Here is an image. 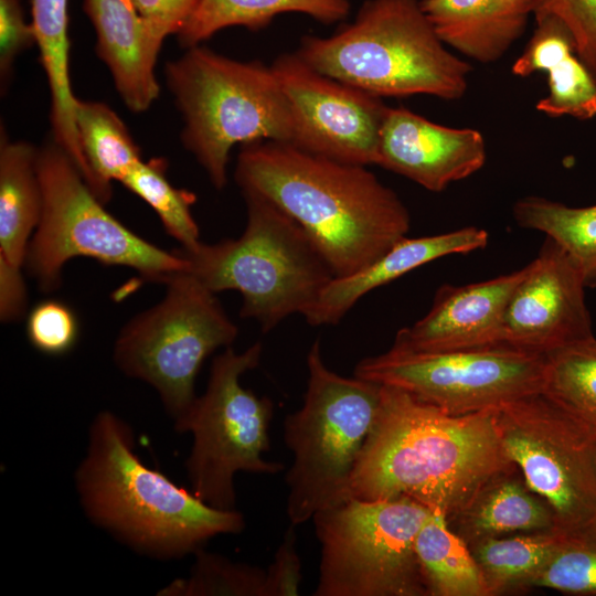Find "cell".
Returning a JSON list of instances; mask_svg holds the SVG:
<instances>
[{
    "instance_id": "cell-22",
    "label": "cell",
    "mask_w": 596,
    "mask_h": 596,
    "mask_svg": "<svg viewBox=\"0 0 596 596\" xmlns=\"http://www.w3.org/2000/svg\"><path fill=\"white\" fill-rule=\"evenodd\" d=\"M39 150L25 141L0 142V260L22 268L42 215Z\"/></svg>"
},
{
    "instance_id": "cell-9",
    "label": "cell",
    "mask_w": 596,
    "mask_h": 596,
    "mask_svg": "<svg viewBox=\"0 0 596 596\" xmlns=\"http://www.w3.org/2000/svg\"><path fill=\"white\" fill-rule=\"evenodd\" d=\"M406 497L350 498L312 517L321 556L315 596H426L415 539L432 514Z\"/></svg>"
},
{
    "instance_id": "cell-13",
    "label": "cell",
    "mask_w": 596,
    "mask_h": 596,
    "mask_svg": "<svg viewBox=\"0 0 596 596\" xmlns=\"http://www.w3.org/2000/svg\"><path fill=\"white\" fill-rule=\"evenodd\" d=\"M496 417L508 456L551 508L555 528L568 533L595 523L596 440L542 393L502 406Z\"/></svg>"
},
{
    "instance_id": "cell-29",
    "label": "cell",
    "mask_w": 596,
    "mask_h": 596,
    "mask_svg": "<svg viewBox=\"0 0 596 596\" xmlns=\"http://www.w3.org/2000/svg\"><path fill=\"white\" fill-rule=\"evenodd\" d=\"M563 534L552 529L510 538H489L469 544L488 596L526 588L529 581L549 561Z\"/></svg>"
},
{
    "instance_id": "cell-18",
    "label": "cell",
    "mask_w": 596,
    "mask_h": 596,
    "mask_svg": "<svg viewBox=\"0 0 596 596\" xmlns=\"http://www.w3.org/2000/svg\"><path fill=\"white\" fill-rule=\"evenodd\" d=\"M96 32V51L126 106L146 111L158 98L155 74L160 45L151 38L134 0H84Z\"/></svg>"
},
{
    "instance_id": "cell-1",
    "label": "cell",
    "mask_w": 596,
    "mask_h": 596,
    "mask_svg": "<svg viewBox=\"0 0 596 596\" xmlns=\"http://www.w3.org/2000/svg\"><path fill=\"white\" fill-rule=\"evenodd\" d=\"M497 409L456 415L381 384L379 409L351 477V498H409L448 521L518 469Z\"/></svg>"
},
{
    "instance_id": "cell-21",
    "label": "cell",
    "mask_w": 596,
    "mask_h": 596,
    "mask_svg": "<svg viewBox=\"0 0 596 596\" xmlns=\"http://www.w3.org/2000/svg\"><path fill=\"white\" fill-rule=\"evenodd\" d=\"M447 45L482 64L499 61L525 32L534 0H421Z\"/></svg>"
},
{
    "instance_id": "cell-14",
    "label": "cell",
    "mask_w": 596,
    "mask_h": 596,
    "mask_svg": "<svg viewBox=\"0 0 596 596\" xmlns=\"http://www.w3.org/2000/svg\"><path fill=\"white\" fill-rule=\"evenodd\" d=\"M272 68L291 107V145L344 163L376 164L389 109L381 97L316 71L296 53L279 55Z\"/></svg>"
},
{
    "instance_id": "cell-4",
    "label": "cell",
    "mask_w": 596,
    "mask_h": 596,
    "mask_svg": "<svg viewBox=\"0 0 596 596\" xmlns=\"http://www.w3.org/2000/svg\"><path fill=\"white\" fill-rule=\"evenodd\" d=\"M446 46L419 0H368L331 36H304L296 54L316 71L381 98L457 100L472 67Z\"/></svg>"
},
{
    "instance_id": "cell-8",
    "label": "cell",
    "mask_w": 596,
    "mask_h": 596,
    "mask_svg": "<svg viewBox=\"0 0 596 596\" xmlns=\"http://www.w3.org/2000/svg\"><path fill=\"white\" fill-rule=\"evenodd\" d=\"M38 172L43 209L24 265L42 291L56 289L65 263L78 256L129 267L147 280L163 284L188 268L175 251L157 247L109 214L55 142L39 150Z\"/></svg>"
},
{
    "instance_id": "cell-3",
    "label": "cell",
    "mask_w": 596,
    "mask_h": 596,
    "mask_svg": "<svg viewBox=\"0 0 596 596\" xmlns=\"http://www.w3.org/2000/svg\"><path fill=\"white\" fill-rule=\"evenodd\" d=\"M74 480L91 522L155 558L194 554L212 538L236 534L245 528L236 509L211 507L145 465L135 451L130 425L110 411L94 417Z\"/></svg>"
},
{
    "instance_id": "cell-20",
    "label": "cell",
    "mask_w": 596,
    "mask_h": 596,
    "mask_svg": "<svg viewBox=\"0 0 596 596\" xmlns=\"http://www.w3.org/2000/svg\"><path fill=\"white\" fill-rule=\"evenodd\" d=\"M511 71L520 77L547 73L549 94L538 100L536 110L553 118L596 117V78L578 57L571 32L558 19L535 20L533 34Z\"/></svg>"
},
{
    "instance_id": "cell-10",
    "label": "cell",
    "mask_w": 596,
    "mask_h": 596,
    "mask_svg": "<svg viewBox=\"0 0 596 596\" xmlns=\"http://www.w3.org/2000/svg\"><path fill=\"white\" fill-rule=\"evenodd\" d=\"M260 342L237 353L232 347L214 358L206 389L174 424L193 437L185 460L192 492L211 507L235 510L234 477L240 471L275 475L284 465L265 460L274 405L241 385V376L258 366Z\"/></svg>"
},
{
    "instance_id": "cell-19",
    "label": "cell",
    "mask_w": 596,
    "mask_h": 596,
    "mask_svg": "<svg viewBox=\"0 0 596 596\" xmlns=\"http://www.w3.org/2000/svg\"><path fill=\"white\" fill-rule=\"evenodd\" d=\"M488 240V232L477 226L429 236H405L364 269L351 276L333 278L305 319L315 327L337 324L371 290L444 256L485 248Z\"/></svg>"
},
{
    "instance_id": "cell-5",
    "label": "cell",
    "mask_w": 596,
    "mask_h": 596,
    "mask_svg": "<svg viewBox=\"0 0 596 596\" xmlns=\"http://www.w3.org/2000/svg\"><path fill=\"white\" fill-rule=\"evenodd\" d=\"M242 193L247 223L241 236L175 252L188 264L183 272L214 294L238 291L240 316L265 333L294 313L305 317L334 275L291 216L259 194Z\"/></svg>"
},
{
    "instance_id": "cell-28",
    "label": "cell",
    "mask_w": 596,
    "mask_h": 596,
    "mask_svg": "<svg viewBox=\"0 0 596 596\" xmlns=\"http://www.w3.org/2000/svg\"><path fill=\"white\" fill-rule=\"evenodd\" d=\"M541 393L596 440V338L544 355Z\"/></svg>"
},
{
    "instance_id": "cell-15",
    "label": "cell",
    "mask_w": 596,
    "mask_h": 596,
    "mask_svg": "<svg viewBox=\"0 0 596 596\" xmlns=\"http://www.w3.org/2000/svg\"><path fill=\"white\" fill-rule=\"evenodd\" d=\"M505 308L502 344L545 355L594 336L583 276L570 255L545 236Z\"/></svg>"
},
{
    "instance_id": "cell-17",
    "label": "cell",
    "mask_w": 596,
    "mask_h": 596,
    "mask_svg": "<svg viewBox=\"0 0 596 596\" xmlns=\"http://www.w3.org/2000/svg\"><path fill=\"white\" fill-rule=\"evenodd\" d=\"M526 267L464 286L443 285L429 311L400 329L391 348L413 352H441L502 344L503 318L509 299Z\"/></svg>"
},
{
    "instance_id": "cell-39",
    "label": "cell",
    "mask_w": 596,
    "mask_h": 596,
    "mask_svg": "<svg viewBox=\"0 0 596 596\" xmlns=\"http://www.w3.org/2000/svg\"><path fill=\"white\" fill-rule=\"evenodd\" d=\"M595 465H596V444H595Z\"/></svg>"
},
{
    "instance_id": "cell-6",
    "label": "cell",
    "mask_w": 596,
    "mask_h": 596,
    "mask_svg": "<svg viewBox=\"0 0 596 596\" xmlns=\"http://www.w3.org/2000/svg\"><path fill=\"white\" fill-rule=\"evenodd\" d=\"M166 78L184 119L181 140L217 190L227 183L233 146L295 141L291 107L272 66L196 45L167 64Z\"/></svg>"
},
{
    "instance_id": "cell-7",
    "label": "cell",
    "mask_w": 596,
    "mask_h": 596,
    "mask_svg": "<svg viewBox=\"0 0 596 596\" xmlns=\"http://www.w3.org/2000/svg\"><path fill=\"white\" fill-rule=\"evenodd\" d=\"M307 368L304 403L284 423L294 457L286 475V512L295 525L351 498V477L381 397V384L331 371L319 340L309 349Z\"/></svg>"
},
{
    "instance_id": "cell-24",
    "label": "cell",
    "mask_w": 596,
    "mask_h": 596,
    "mask_svg": "<svg viewBox=\"0 0 596 596\" xmlns=\"http://www.w3.org/2000/svg\"><path fill=\"white\" fill-rule=\"evenodd\" d=\"M350 7L349 0H199L178 39L189 49L224 28L240 25L257 31L288 12L308 14L329 24L345 19Z\"/></svg>"
},
{
    "instance_id": "cell-11",
    "label": "cell",
    "mask_w": 596,
    "mask_h": 596,
    "mask_svg": "<svg viewBox=\"0 0 596 596\" xmlns=\"http://www.w3.org/2000/svg\"><path fill=\"white\" fill-rule=\"evenodd\" d=\"M163 299L125 324L114 361L127 376L152 386L173 424L190 409L204 360L238 334L215 294L185 272L169 277Z\"/></svg>"
},
{
    "instance_id": "cell-27",
    "label": "cell",
    "mask_w": 596,
    "mask_h": 596,
    "mask_svg": "<svg viewBox=\"0 0 596 596\" xmlns=\"http://www.w3.org/2000/svg\"><path fill=\"white\" fill-rule=\"evenodd\" d=\"M517 224L555 241L578 267L585 286L596 288V204L568 206L543 196L518 200L512 209Z\"/></svg>"
},
{
    "instance_id": "cell-30",
    "label": "cell",
    "mask_w": 596,
    "mask_h": 596,
    "mask_svg": "<svg viewBox=\"0 0 596 596\" xmlns=\"http://www.w3.org/2000/svg\"><path fill=\"white\" fill-rule=\"evenodd\" d=\"M121 183L152 207L164 230L182 248L192 249L201 243L199 226L191 211L196 198L167 180L162 159L141 160Z\"/></svg>"
},
{
    "instance_id": "cell-25",
    "label": "cell",
    "mask_w": 596,
    "mask_h": 596,
    "mask_svg": "<svg viewBox=\"0 0 596 596\" xmlns=\"http://www.w3.org/2000/svg\"><path fill=\"white\" fill-rule=\"evenodd\" d=\"M415 551L428 595L488 596L469 545L444 513L432 512L416 535Z\"/></svg>"
},
{
    "instance_id": "cell-33",
    "label": "cell",
    "mask_w": 596,
    "mask_h": 596,
    "mask_svg": "<svg viewBox=\"0 0 596 596\" xmlns=\"http://www.w3.org/2000/svg\"><path fill=\"white\" fill-rule=\"evenodd\" d=\"M26 336L38 351L49 355L64 354L76 343L77 318L67 305L58 300H44L30 311Z\"/></svg>"
},
{
    "instance_id": "cell-2",
    "label": "cell",
    "mask_w": 596,
    "mask_h": 596,
    "mask_svg": "<svg viewBox=\"0 0 596 596\" xmlns=\"http://www.w3.org/2000/svg\"><path fill=\"white\" fill-rule=\"evenodd\" d=\"M235 180L242 192L259 194L291 216L334 278L364 269L411 227L403 201L365 166L340 162L288 142L243 145Z\"/></svg>"
},
{
    "instance_id": "cell-31",
    "label": "cell",
    "mask_w": 596,
    "mask_h": 596,
    "mask_svg": "<svg viewBox=\"0 0 596 596\" xmlns=\"http://www.w3.org/2000/svg\"><path fill=\"white\" fill-rule=\"evenodd\" d=\"M187 578H178L163 587V596H266V570L231 560L204 547L195 553Z\"/></svg>"
},
{
    "instance_id": "cell-26",
    "label": "cell",
    "mask_w": 596,
    "mask_h": 596,
    "mask_svg": "<svg viewBox=\"0 0 596 596\" xmlns=\"http://www.w3.org/2000/svg\"><path fill=\"white\" fill-rule=\"evenodd\" d=\"M75 125L79 142L95 179V194L106 203L111 182H121L141 161L127 127L106 104L76 99Z\"/></svg>"
},
{
    "instance_id": "cell-38",
    "label": "cell",
    "mask_w": 596,
    "mask_h": 596,
    "mask_svg": "<svg viewBox=\"0 0 596 596\" xmlns=\"http://www.w3.org/2000/svg\"><path fill=\"white\" fill-rule=\"evenodd\" d=\"M26 307V288L21 268L0 260V317L4 322L20 318Z\"/></svg>"
},
{
    "instance_id": "cell-16",
    "label": "cell",
    "mask_w": 596,
    "mask_h": 596,
    "mask_svg": "<svg viewBox=\"0 0 596 596\" xmlns=\"http://www.w3.org/2000/svg\"><path fill=\"white\" fill-rule=\"evenodd\" d=\"M482 134L428 120L407 108L389 107L380 132L376 164L432 192L464 180L486 163Z\"/></svg>"
},
{
    "instance_id": "cell-34",
    "label": "cell",
    "mask_w": 596,
    "mask_h": 596,
    "mask_svg": "<svg viewBox=\"0 0 596 596\" xmlns=\"http://www.w3.org/2000/svg\"><path fill=\"white\" fill-rule=\"evenodd\" d=\"M533 17H554L563 22L578 57L596 78V0H534Z\"/></svg>"
},
{
    "instance_id": "cell-32",
    "label": "cell",
    "mask_w": 596,
    "mask_h": 596,
    "mask_svg": "<svg viewBox=\"0 0 596 596\" xmlns=\"http://www.w3.org/2000/svg\"><path fill=\"white\" fill-rule=\"evenodd\" d=\"M531 587L596 596V522L564 533L549 561L529 581L526 588Z\"/></svg>"
},
{
    "instance_id": "cell-36",
    "label": "cell",
    "mask_w": 596,
    "mask_h": 596,
    "mask_svg": "<svg viewBox=\"0 0 596 596\" xmlns=\"http://www.w3.org/2000/svg\"><path fill=\"white\" fill-rule=\"evenodd\" d=\"M295 524L286 530L274 560L266 570V596H296L301 585V562Z\"/></svg>"
},
{
    "instance_id": "cell-37",
    "label": "cell",
    "mask_w": 596,
    "mask_h": 596,
    "mask_svg": "<svg viewBox=\"0 0 596 596\" xmlns=\"http://www.w3.org/2000/svg\"><path fill=\"white\" fill-rule=\"evenodd\" d=\"M151 38L161 46L178 34L195 10L199 0H134Z\"/></svg>"
},
{
    "instance_id": "cell-35",
    "label": "cell",
    "mask_w": 596,
    "mask_h": 596,
    "mask_svg": "<svg viewBox=\"0 0 596 596\" xmlns=\"http://www.w3.org/2000/svg\"><path fill=\"white\" fill-rule=\"evenodd\" d=\"M36 43L32 23L24 19L20 0H0V71L6 78L15 57Z\"/></svg>"
},
{
    "instance_id": "cell-23",
    "label": "cell",
    "mask_w": 596,
    "mask_h": 596,
    "mask_svg": "<svg viewBox=\"0 0 596 596\" xmlns=\"http://www.w3.org/2000/svg\"><path fill=\"white\" fill-rule=\"evenodd\" d=\"M451 520L457 521L456 532L468 545L505 533L556 529L547 503L525 485L523 478H514V473L491 482Z\"/></svg>"
},
{
    "instance_id": "cell-12",
    "label": "cell",
    "mask_w": 596,
    "mask_h": 596,
    "mask_svg": "<svg viewBox=\"0 0 596 596\" xmlns=\"http://www.w3.org/2000/svg\"><path fill=\"white\" fill-rule=\"evenodd\" d=\"M544 364V355L505 344L441 352L391 348L359 361L354 375L462 415L499 409L541 393Z\"/></svg>"
}]
</instances>
